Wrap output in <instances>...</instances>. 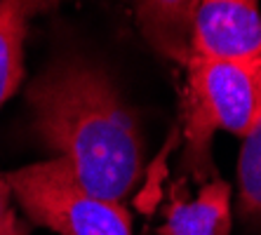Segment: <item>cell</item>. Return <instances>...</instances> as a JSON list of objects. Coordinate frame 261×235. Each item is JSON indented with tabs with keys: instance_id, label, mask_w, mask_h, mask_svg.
Returning a JSON list of instances; mask_svg holds the SVG:
<instances>
[{
	"instance_id": "obj_1",
	"label": "cell",
	"mask_w": 261,
	"mask_h": 235,
	"mask_svg": "<svg viewBox=\"0 0 261 235\" xmlns=\"http://www.w3.org/2000/svg\"><path fill=\"white\" fill-rule=\"evenodd\" d=\"M33 129L92 195L122 202L141 176L144 144L134 113L101 68L64 59L29 90Z\"/></svg>"
},
{
	"instance_id": "obj_2",
	"label": "cell",
	"mask_w": 261,
	"mask_h": 235,
	"mask_svg": "<svg viewBox=\"0 0 261 235\" xmlns=\"http://www.w3.org/2000/svg\"><path fill=\"white\" fill-rule=\"evenodd\" d=\"M184 85V165L195 181L214 179L212 139L217 132L247 137L261 120V57L210 59L189 55Z\"/></svg>"
},
{
	"instance_id": "obj_3",
	"label": "cell",
	"mask_w": 261,
	"mask_h": 235,
	"mask_svg": "<svg viewBox=\"0 0 261 235\" xmlns=\"http://www.w3.org/2000/svg\"><path fill=\"white\" fill-rule=\"evenodd\" d=\"M5 179L38 226L59 235H132L127 210L85 191L61 158L7 172Z\"/></svg>"
},
{
	"instance_id": "obj_4",
	"label": "cell",
	"mask_w": 261,
	"mask_h": 235,
	"mask_svg": "<svg viewBox=\"0 0 261 235\" xmlns=\"http://www.w3.org/2000/svg\"><path fill=\"white\" fill-rule=\"evenodd\" d=\"M191 55L210 59H259V0H200L191 31Z\"/></svg>"
},
{
	"instance_id": "obj_5",
	"label": "cell",
	"mask_w": 261,
	"mask_h": 235,
	"mask_svg": "<svg viewBox=\"0 0 261 235\" xmlns=\"http://www.w3.org/2000/svg\"><path fill=\"white\" fill-rule=\"evenodd\" d=\"M231 230V186L221 179L205 181L195 198L179 188L165 207L160 235H228Z\"/></svg>"
},
{
	"instance_id": "obj_6",
	"label": "cell",
	"mask_w": 261,
	"mask_h": 235,
	"mask_svg": "<svg viewBox=\"0 0 261 235\" xmlns=\"http://www.w3.org/2000/svg\"><path fill=\"white\" fill-rule=\"evenodd\" d=\"M200 0H137L141 33L158 55L179 64L191 55V31Z\"/></svg>"
},
{
	"instance_id": "obj_7",
	"label": "cell",
	"mask_w": 261,
	"mask_h": 235,
	"mask_svg": "<svg viewBox=\"0 0 261 235\" xmlns=\"http://www.w3.org/2000/svg\"><path fill=\"white\" fill-rule=\"evenodd\" d=\"M33 12L31 0H0V106L24 78V38Z\"/></svg>"
},
{
	"instance_id": "obj_8",
	"label": "cell",
	"mask_w": 261,
	"mask_h": 235,
	"mask_svg": "<svg viewBox=\"0 0 261 235\" xmlns=\"http://www.w3.org/2000/svg\"><path fill=\"white\" fill-rule=\"evenodd\" d=\"M238 207L247 221L261 228V120L243 139L238 158Z\"/></svg>"
},
{
	"instance_id": "obj_9",
	"label": "cell",
	"mask_w": 261,
	"mask_h": 235,
	"mask_svg": "<svg viewBox=\"0 0 261 235\" xmlns=\"http://www.w3.org/2000/svg\"><path fill=\"white\" fill-rule=\"evenodd\" d=\"M0 235H26L12 210V191L5 174H0Z\"/></svg>"
},
{
	"instance_id": "obj_10",
	"label": "cell",
	"mask_w": 261,
	"mask_h": 235,
	"mask_svg": "<svg viewBox=\"0 0 261 235\" xmlns=\"http://www.w3.org/2000/svg\"><path fill=\"white\" fill-rule=\"evenodd\" d=\"M31 3H33V7H36V12H38V10H47V7L57 5L61 0H31Z\"/></svg>"
}]
</instances>
